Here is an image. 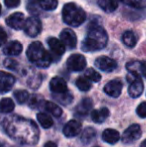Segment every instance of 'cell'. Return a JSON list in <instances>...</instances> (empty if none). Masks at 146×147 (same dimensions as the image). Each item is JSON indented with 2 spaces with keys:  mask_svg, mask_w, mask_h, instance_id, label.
I'll list each match as a JSON object with an SVG mask.
<instances>
[{
  "mask_svg": "<svg viewBox=\"0 0 146 147\" xmlns=\"http://www.w3.org/2000/svg\"><path fill=\"white\" fill-rule=\"evenodd\" d=\"M2 127L14 140L25 144H35L38 141V128L31 120L20 116H10L3 119Z\"/></svg>",
  "mask_w": 146,
  "mask_h": 147,
  "instance_id": "6da1fadb",
  "label": "cell"
},
{
  "mask_svg": "<svg viewBox=\"0 0 146 147\" xmlns=\"http://www.w3.org/2000/svg\"><path fill=\"white\" fill-rule=\"evenodd\" d=\"M108 41V35L103 27L91 22L89 25V31L86 38L82 41L81 48L85 52H92L103 49Z\"/></svg>",
  "mask_w": 146,
  "mask_h": 147,
  "instance_id": "7a4b0ae2",
  "label": "cell"
},
{
  "mask_svg": "<svg viewBox=\"0 0 146 147\" xmlns=\"http://www.w3.org/2000/svg\"><path fill=\"white\" fill-rule=\"evenodd\" d=\"M26 55H27V58L30 62H32L36 66L41 68L48 67L52 61L51 55L43 47L42 43H40L39 41L32 42L28 46Z\"/></svg>",
  "mask_w": 146,
  "mask_h": 147,
  "instance_id": "3957f363",
  "label": "cell"
},
{
  "mask_svg": "<svg viewBox=\"0 0 146 147\" xmlns=\"http://www.w3.org/2000/svg\"><path fill=\"white\" fill-rule=\"evenodd\" d=\"M62 18L66 24L77 27L85 21L86 14L84 10L75 3H67L62 9Z\"/></svg>",
  "mask_w": 146,
  "mask_h": 147,
  "instance_id": "277c9868",
  "label": "cell"
},
{
  "mask_svg": "<svg viewBox=\"0 0 146 147\" xmlns=\"http://www.w3.org/2000/svg\"><path fill=\"white\" fill-rule=\"evenodd\" d=\"M127 80L130 81V85L128 88V93L132 98H137L139 97L143 92V82L140 79L138 75H135V74L129 73V75L127 76Z\"/></svg>",
  "mask_w": 146,
  "mask_h": 147,
  "instance_id": "5b68a950",
  "label": "cell"
},
{
  "mask_svg": "<svg viewBox=\"0 0 146 147\" xmlns=\"http://www.w3.org/2000/svg\"><path fill=\"white\" fill-rule=\"evenodd\" d=\"M42 29V24L40 19L35 16H30L26 19L25 25H24V32L30 37H36Z\"/></svg>",
  "mask_w": 146,
  "mask_h": 147,
  "instance_id": "8992f818",
  "label": "cell"
},
{
  "mask_svg": "<svg viewBox=\"0 0 146 147\" xmlns=\"http://www.w3.org/2000/svg\"><path fill=\"white\" fill-rule=\"evenodd\" d=\"M141 136V128L138 124H132L130 125L122 134V140L124 143H132L138 140Z\"/></svg>",
  "mask_w": 146,
  "mask_h": 147,
  "instance_id": "52a82bcc",
  "label": "cell"
},
{
  "mask_svg": "<svg viewBox=\"0 0 146 147\" xmlns=\"http://www.w3.org/2000/svg\"><path fill=\"white\" fill-rule=\"evenodd\" d=\"M66 64L69 70L78 72L83 70L86 67V59L81 54H72L67 59Z\"/></svg>",
  "mask_w": 146,
  "mask_h": 147,
  "instance_id": "ba28073f",
  "label": "cell"
},
{
  "mask_svg": "<svg viewBox=\"0 0 146 147\" xmlns=\"http://www.w3.org/2000/svg\"><path fill=\"white\" fill-rule=\"evenodd\" d=\"M25 18H24V14L21 12H15L12 13L10 16L6 18V24L9 27L13 28L16 30L24 29V25H25Z\"/></svg>",
  "mask_w": 146,
  "mask_h": 147,
  "instance_id": "9c48e42d",
  "label": "cell"
},
{
  "mask_svg": "<svg viewBox=\"0 0 146 147\" xmlns=\"http://www.w3.org/2000/svg\"><path fill=\"white\" fill-rule=\"evenodd\" d=\"M95 66L104 72H111L116 69L117 63L110 57L100 56L95 60Z\"/></svg>",
  "mask_w": 146,
  "mask_h": 147,
  "instance_id": "30bf717a",
  "label": "cell"
},
{
  "mask_svg": "<svg viewBox=\"0 0 146 147\" xmlns=\"http://www.w3.org/2000/svg\"><path fill=\"white\" fill-rule=\"evenodd\" d=\"M60 40L68 49H73L77 44V37L71 29L65 28L60 33Z\"/></svg>",
  "mask_w": 146,
  "mask_h": 147,
  "instance_id": "8fae6325",
  "label": "cell"
},
{
  "mask_svg": "<svg viewBox=\"0 0 146 147\" xmlns=\"http://www.w3.org/2000/svg\"><path fill=\"white\" fill-rule=\"evenodd\" d=\"M122 82L119 79H114L108 82L105 86H104V92L113 98H117L118 96H120L121 90H122Z\"/></svg>",
  "mask_w": 146,
  "mask_h": 147,
  "instance_id": "7c38bea8",
  "label": "cell"
},
{
  "mask_svg": "<svg viewBox=\"0 0 146 147\" xmlns=\"http://www.w3.org/2000/svg\"><path fill=\"white\" fill-rule=\"evenodd\" d=\"M129 73L141 75L146 78V61H131L126 64Z\"/></svg>",
  "mask_w": 146,
  "mask_h": 147,
  "instance_id": "4fadbf2b",
  "label": "cell"
},
{
  "mask_svg": "<svg viewBox=\"0 0 146 147\" xmlns=\"http://www.w3.org/2000/svg\"><path fill=\"white\" fill-rule=\"evenodd\" d=\"M81 131V123L76 120H70L65 124L64 128H63V134L66 137H74V136L78 135Z\"/></svg>",
  "mask_w": 146,
  "mask_h": 147,
  "instance_id": "5bb4252c",
  "label": "cell"
},
{
  "mask_svg": "<svg viewBox=\"0 0 146 147\" xmlns=\"http://www.w3.org/2000/svg\"><path fill=\"white\" fill-rule=\"evenodd\" d=\"M22 45L18 41H9L3 46V53L8 56H16L22 52Z\"/></svg>",
  "mask_w": 146,
  "mask_h": 147,
  "instance_id": "9a60e30c",
  "label": "cell"
},
{
  "mask_svg": "<svg viewBox=\"0 0 146 147\" xmlns=\"http://www.w3.org/2000/svg\"><path fill=\"white\" fill-rule=\"evenodd\" d=\"M50 90L53 93L56 94H62V93L67 92V84L65 82L64 79H62L61 77H54L51 79L50 84H49Z\"/></svg>",
  "mask_w": 146,
  "mask_h": 147,
  "instance_id": "2e32d148",
  "label": "cell"
},
{
  "mask_svg": "<svg viewBox=\"0 0 146 147\" xmlns=\"http://www.w3.org/2000/svg\"><path fill=\"white\" fill-rule=\"evenodd\" d=\"M0 80H1L2 94L11 90V88L13 87L14 83H15V77L11 74L5 73L4 71H1V73H0Z\"/></svg>",
  "mask_w": 146,
  "mask_h": 147,
  "instance_id": "e0dca14e",
  "label": "cell"
},
{
  "mask_svg": "<svg viewBox=\"0 0 146 147\" xmlns=\"http://www.w3.org/2000/svg\"><path fill=\"white\" fill-rule=\"evenodd\" d=\"M47 43H48L49 47H50L53 54L57 55V56H61L62 54H64L65 45L63 44V42L60 40V39L54 38V37H50V38L47 39Z\"/></svg>",
  "mask_w": 146,
  "mask_h": 147,
  "instance_id": "ac0fdd59",
  "label": "cell"
},
{
  "mask_svg": "<svg viewBox=\"0 0 146 147\" xmlns=\"http://www.w3.org/2000/svg\"><path fill=\"white\" fill-rule=\"evenodd\" d=\"M92 106H93V102L90 98L85 97L81 100V102L76 106L75 108V114L77 116H85L88 114L90 110H91Z\"/></svg>",
  "mask_w": 146,
  "mask_h": 147,
  "instance_id": "d6986e66",
  "label": "cell"
},
{
  "mask_svg": "<svg viewBox=\"0 0 146 147\" xmlns=\"http://www.w3.org/2000/svg\"><path fill=\"white\" fill-rule=\"evenodd\" d=\"M102 139H103L106 143L115 144L120 139V134H119V132L116 131V130L107 128V129L104 130L103 133H102Z\"/></svg>",
  "mask_w": 146,
  "mask_h": 147,
  "instance_id": "ffe728a7",
  "label": "cell"
},
{
  "mask_svg": "<svg viewBox=\"0 0 146 147\" xmlns=\"http://www.w3.org/2000/svg\"><path fill=\"white\" fill-rule=\"evenodd\" d=\"M109 116V110L106 107L103 108L97 109V110H93L91 113V118L94 122L96 123H102L106 120V118Z\"/></svg>",
  "mask_w": 146,
  "mask_h": 147,
  "instance_id": "44dd1931",
  "label": "cell"
},
{
  "mask_svg": "<svg viewBox=\"0 0 146 147\" xmlns=\"http://www.w3.org/2000/svg\"><path fill=\"white\" fill-rule=\"evenodd\" d=\"M97 3L98 6L107 13H111V12L115 11L118 7L117 0H98Z\"/></svg>",
  "mask_w": 146,
  "mask_h": 147,
  "instance_id": "7402d4cb",
  "label": "cell"
},
{
  "mask_svg": "<svg viewBox=\"0 0 146 147\" xmlns=\"http://www.w3.org/2000/svg\"><path fill=\"white\" fill-rule=\"evenodd\" d=\"M122 42L126 45L129 48H132V47L135 46L137 42V38L135 36V34L130 30H127L123 33L122 35Z\"/></svg>",
  "mask_w": 146,
  "mask_h": 147,
  "instance_id": "603a6c76",
  "label": "cell"
},
{
  "mask_svg": "<svg viewBox=\"0 0 146 147\" xmlns=\"http://www.w3.org/2000/svg\"><path fill=\"white\" fill-rule=\"evenodd\" d=\"M44 108L47 112H49L50 114H52L53 116H55V117H59L62 114V109L57 104H55V103H53V102H50V101L44 102Z\"/></svg>",
  "mask_w": 146,
  "mask_h": 147,
  "instance_id": "cb8c5ba5",
  "label": "cell"
},
{
  "mask_svg": "<svg viewBox=\"0 0 146 147\" xmlns=\"http://www.w3.org/2000/svg\"><path fill=\"white\" fill-rule=\"evenodd\" d=\"M37 120H38V122L40 123V125L42 126L43 128H45V129L50 128L51 126L53 125L52 118L49 116L48 114H46V113L39 112L38 114H37Z\"/></svg>",
  "mask_w": 146,
  "mask_h": 147,
  "instance_id": "d4e9b609",
  "label": "cell"
},
{
  "mask_svg": "<svg viewBox=\"0 0 146 147\" xmlns=\"http://www.w3.org/2000/svg\"><path fill=\"white\" fill-rule=\"evenodd\" d=\"M96 136V131L94 128L92 127H87L81 134V140L83 143L88 144L95 138Z\"/></svg>",
  "mask_w": 146,
  "mask_h": 147,
  "instance_id": "484cf974",
  "label": "cell"
},
{
  "mask_svg": "<svg viewBox=\"0 0 146 147\" xmlns=\"http://www.w3.org/2000/svg\"><path fill=\"white\" fill-rule=\"evenodd\" d=\"M38 2L39 6L46 11L56 9L57 5H58V0H38Z\"/></svg>",
  "mask_w": 146,
  "mask_h": 147,
  "instance_id": "4316f807",
  "label": "cell"
},
{
  "mask_svg": "<svg viewBox=\"0 0 146 147\" xmlns=\"http://www.w3.org/2000/svg\"><path fill=\"white\" fill-rule=\"evenodd\" d=\"M14 102L11 98H2L1 100V113H10L14 109Z\"/></svg>",
  "mask_w": 146,
  "mask_h": 147,
  "instance_id": "83f0119b",
  "label": "cell"
},
{
  "mask_svg": "<svg viewBox=\"0 0 146 147\" xmlns=\"http://www.w3.org/2000/svg\"><path fill=\"white\" fill-rule=\"evenodd\" d=\"M75 83H76L77 88L81 91H88L91 88V82H90V80L87 79L85 76H84V77L77 78Z\"/></svg>",
  "mask_w": 146,
  "mask_h": 147,
  "instance_id": "f1b7e54d",
  "label": "cell"
},
{
  "mask_svg": "<svg viewBox=\"0 0 146 147\" xmlns=\"http://www.w3.org/2000/svg\"><path fill=\"white\" fill-rule=\"evenodd\" d=\"M13 95L19 104H23L29 100V94L25 90H17L13 93Z\"/></svg>",
  "mask_w": 146,
  "mask_h": 147,
  "instance_id": "f546056e",
  "label": "cell"
},
{
  "mask_svg": "<svg viewBox=\"0 0 146 147\" xmlns=\"http://www.w3.org/2000/svg\"><path fill=\"white\" fill-rule=\"evenodd\" d=\"M84 75H85V77L87 78V79H89L90 81L99 82L100 80H101V75H100L96 70H94L93 68H88L85 71V73H84Z\"/></svg>",
  "mask_w": 146,
  "mask_h": 147,
  "instance_id": "4dcf8cb0",
  "label": "cell"
},
{
  "mask_svg": "<svg viewBox=\"0 0 146 147\" xmlns=\"http://www.w3.org/2000/svg\"><path fill=\"white\" fill-rule=\"evenodd\" d=\"M54 97H55V99H57V101H59L61 104H64V105L69 104L73 99V96L68 91L65 93H62V94H56V95H54Z\"/></svg>",
  "mask_w": 146,
  "mask_h": 147,
  "instance_id": "1f68e13d",
  "label": "cell"
},
{
  "mask_svg": "<svg viewBox=\"0 0 146 147\" xmlns=\"http://www.w3.org/2000/svg\"><path fill=\"white\" fill-rule=\"evenodd\" d=\"M42 102H44L42 97L35 94V95H33V96H31V98H29L28 104H29V106L31 107V108H38V107L42 106V104H41Z\"/></svg>",
  "mask_w": 146,
  "mask_h": 147,
  "instance_id": "d6a6232c",
  "label": "cell"
},
{
  "mask_svg": "<svg viewBox=\"0 0 146 147\" xmlns=\"http://www.w3.org/2000/svg\"><path fill=\"white\" fill-rule=\"evenodd\" d=\"M39 2L38 0H28L27 2V10L32 14H37L39 10Z\"/></svg>",
  "mask_w": 146,
  "mask_h": 147,
  "instance_id": "836d02e7",
  "label": "cell"
},
{
  "mask_svg": "<svg viewBox=\"0 0 146 147\" xmlns=\"http://www.w3.org/2000/svg\"><path fill=\"white\" fill-rule=\"evenodd\" d=\"M3 65L4 67H6L9 70H13V71H16L18 69V63L13 59L7 58L3 61Z\"/></svg>",
  "mask_w": 146,
  "mask_h": 147,
  "instance_id": "e575fe53",
  "label": "cell"
},
{
  "mask_svg": "<svg viewBox=\"0 0 146 147\" xmlns=\"http://www.w3.org/2000/svg\"><path fill=\"white\" fill-rule=\"evenodd\" d=\"M136 113L138 114L139 117L146 118V102H142L138 105L136 109Z\"/></svg>",
  "mask_w": 146,
  "mask_h": 147,
  "instance_id": "d590c367",
  "label": "cell"
},
{
  "mask_svg": "<svg viewBox=\"0 0 146 147\" xmlns=\"http://www.w3.org/2000/svg\"><path fill=\"white\" fill-rule=\"evenodd\" d=\"M122 3H124L125 5L131 6V7L134 8H140V3H139V0H120Z\"/></svg>",
  "mask_w": 146,
  "mask_h": 147,
  "instance_id": "8d00e7d4",
  "label": "cell"
},
{
  "mask_svg": "<svg viewBox=\"0 0 146 147\" xmlns=\"http://www.w3.org/2000/svg\"><path fill=\"white\" fill-rule=\"evenodd\" d=\"M4 3L8 8H15L19 6L20 0H4Z\"/></svg>",
  "mask_w": 146,
  "mask_h": 147,
  "instance_id": "74e56055",
  "label": "cell"
},
{
  "mask_svg": "<svg viewBox=\"0 0 146 147\" xmlns=\"http://www.w3.org/2000/svg\"><path fill=\"white\" fill-rule=\"evenodd\" d=\"M1 34H2V36H1V44L4 45V43H5V41H6V38H7V35H6V33H5V31H4L3 28H1Z\"/></svg>",
  "mask_w": 146,
  "mask_h": 147,
  "instance_id": "f35d334b",
  "label": "cell"
},
{
  "mask_svg": "<svg viewBox=\"0 0 146 147\" xmlns=\"http://www.w3.org/2000/svg\"><path fill=\"white\" fill-rule=\"evenodd\" d=\"M44 147H57V145L54 143V142H52V141H48V142H47V143H45Z\"/></svg>",
  "mask_w": 146,
  "mask_h": 147,
  "instance_id": "ab89813d",
  "label": "cell"
},
{
  "mask_svg": "<svg viewBox=\"0 0 146 147\" xmlns=\"http://www.w3.org/2000/svg\"><path fill=\"white\" fill-rule=\"evenodd\" d=\"M140 8H146V0H139Z\"/></svg>",
  "mask_w": 146,
  "mask_h": 147,
  "instance_id": "60d3db41",
  "label": "cell"
},
{
  "mask_svg": "<svg viewBox=\"0 0 146 147\" xmlns=\"http://www.w3.org/2000/svg\"><path fill=\"white\" fill-rule=\"evenodd\" d=\"M140 147H146V140H144V141L141 143V146Z\"/></svg>",
  "mask_w": 146,
  "mask_h": 147,
  "instance_id": "b9f144b4",
  "label": "cell"
},
{
  "mask_svg": "<svg viewBox=\"0 0 146 147\" xmlns=\"http://www.w3.org/2000/svg\"><path fill=\"white\" fill-rule=\"evenodd\" d=\"M94 147H99V146H94Z\"/></svg>",
  "mask_w": 146,
  "mask_h": 147,
  "instance_id": "7bdbcfd3",
  "label": "cell"
}]
</instances>
